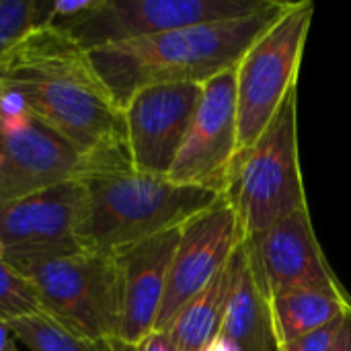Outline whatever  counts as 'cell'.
<instances>
[{
	"label": "cell",
	"instance_id": "cell-1",
	"mask_svg": "<svg viewBox=\"0 0 351 351\" xmlns=\"http://www.w3.org/2000/svg\"><path fill=\"white\" fill-rule=\"evenodd\" d=\"M0 88L19 93L37 119L97 158L105 173L134 169L121 107L90 53L62 27L23 35L0 58Z\"/></svg>",
	"mask_w": 351,
	"mask_h": 351
},
{
	"label": "cell",
	"instance_id": "cell-2",
	"mask_svg": "<svg viewBox=\"0 0 351 351\" xmlns=\"http://www.w3.org/2000/svg\"><path fill=\"white\" fill-rule=\"evenodd\" d=\"M288 2L274 0L243 19L199 23L150 37L90 49V60L121 107L154 84H206L234 70L245 51L276 23Z\"/></svg>",
	"mask_w": 351,
	"mask_h": 351
},
{
	"label": "cell",
	"instance_id": "cell-3",
	"mask_svg": "<svg viewBox=\"0 0 351 351\" xmlns=\"http://www.w3.org/2000/svg\"><path fill=\"white\" fill-rule=\"evenodd\" d=\"M86 202L78 245L86 251L117 253L167 230L181 228L220 195L177 185L169 177L134 169L97 173L84 181Z\"/></svg>",
	"mask_w": 351,
	"mask_h": 351
},
{
	"label": "cell",
	"instance_id": "cell-4",
	"mask_svg": "<svg viewBox=\"0 0 351 351\" xmlns=\"http://www.w3.org/2000/svg\"><path fill=\"white\" fill-rule=\"evenodd\" d=\"M222 197L245 239L308 208L298 148V93L292 90L261 138L239 152Z\"/></svg>",
	"mask_w": 351,
	"mask_h": 351
},
{
	"label": "cell",
	"instance_id": "cell-5",
	"mask_svg": "<svg viewBox=\"0 0 351 351\" xmlns=\"http://www.w3.org/2000/svg\"><path fill=\"white\" fill-rule=\"evenodd\" d=\"M6 263L33 284L43 313L58 323L93 341L119 339L121 278L115 253L80 249Z\"/></svg>",
	"mask_w": 351,
	"mask_h": 351
},
{
	"label": "cell",
	"instance_id": "cell-6",
	"mask_svg": "<svg viewBox=\"0 0 351 351\" xmlns=\"http://www.w3.org/2000/svg\"><path fill=\"white\" fill-rule=\"evenodd\" d=\"M313 16V2H288L237 64L239 152L249 150L261 138L288 95L296 90Z\"/></svg>",
	"mask_w": 351,
	"mask_h": 351
},
{
	"label": "cell",
	"instance_id": "cell-7",
	"mask_svg": "<svg viewBox=\"0 0 351 351\" xmlns=\"http://www.w3.org/2000/svg\"><path fill=\"white\" fill-rule=\"evenodd\" d=\"M274 0H95L62 27L86 51L199 23L251 16Z\"/></svg>",
	"mask_w": 351,
	"mask_h": 351
},
{
	"label": "cell",
	"instance_id": "cell-8",
	"mask_svg": "<svg viewBox=\"0 0 351 351\" xmlns=\"http://www.w3.org/2000/svg\"><path fill=\"white\" fill-rule=\"evenodd\" d=\"M0 130L4 140L0 204L105 173L97 158L82 152L35 115L0 123Z\"/></svg>",
	"mask_w": 351,
	"mask_h": 351
},
{
	"label": "cell",
	"instance_id": "cell-9",
	"mask_svg": "<svg viewBox=\"0 0 351 351\" xmlns=\"http://www.w3.org/2000/svg\"><path fill=\"white\" fill-rule=\"evenodd\" d=\"M237 156V74L228 70L204 84L199 105L169 179L177 185L199 187L222 195Z\"/></svg>",
	"mask_w": 351,
	"mask_h": 351
},
{
	"label": "cell",
	"instance_id": "cell-10",
	"mask_svg": "<svg viewBox=\"0 0 351 351\" xmlns=\"http://www.w3.org/2000/svg\"><path fill=\"white\" fill-rule=\"evenodd\" d=\"M243 243L239 216L222 195L181 226L156 331H165L183 306L214 282Z\"/></svg>",
	"mask_w": 351,
	"mask_h": 351
},
{
	"label": "cell",
	"instance_id": "cell-11",
	"mask_svg": "<svg viewBox=\"0 0 351 351\" xmlns=\"http://www.w3.org/2000/svg\"><path fill=\"white\" fill-rule=\"evenodd\" d=\"M245 251L269 298L298 290L346 292L321 249L308 208L290 214L259 234L247 237Z\"/></svg>",
	"mask_w": 351,
	"mask_h": 351
},
{
	"label": "cell",
	"instance_id": "cell-12",
	"mask_svg": "<svg viewBox=\"0 0 351 351\" xmlns=\"http://www.w3.org/2000/svg\"><path fill=\"white\" fill-rule=\"evenodd\" d=\"M204 84H154L123 107L128 152L134 171L169 177L199 105Z\"/></svg>",
	"mask_w": 351,
	"mask_h": 351
},
{
	"label": "cell",
	"instance_id": "cell-13",
	"mask_svg": "<svg viewBox=\"0 0 351 351\" xmlns=\"http://www.w3.org/2000/svg\"><path fill=\"white\" fill-rule=\"evenodd\" d=\"M84 202V183L68 181L0 204V257L10 261L80 251Z\"/></svg>",
	"mask_w": 351,
	"mask_h": 351
},
{
	"label": "cell",
	"instance_id": "cell-14",
	"mask_svg": "<svg viewBox=\"0 0 351 351\" xmlns=\"http://www.w3.org/2000/svg\"><path fill=\"white\" fill-rule=\"evenodd\" d=\"M179 234L181 228L167 230L115 253L121 278L119 341L136 348L156 329Z\"/></svg>",
	"mask_w": 351,
	"mask_h": 351
},
{
	"label": "cell",
	"instance_id": "cell-15",
	"mask_svg": "<svg viewBox=\"0 0 351 351\" xmlns=\"http://www.w3.org/2000/svg\"><path fill=\"white\" fill-rule=\"evenodd\" d=\"M245 257V243L237 249L232 259L214 278V282L204 288L165 329L179 351H204L210 341L220 333L230 294L237 286Z\"/></svg>",
	"mask_w": 351,
	"mask_h": 351
},
{
	"label": "cell",
	"instance_id": "cell-16",
	"mask_svg": "<svg viewBox=\"0 0 351 351\" xmlns=\"http://www.w3.org/2000/svg\"><path fill=\"white\" fill-rule=\"evenodd\" d=\"M220 335L230 339L241 351H278L269 296L261 288L247 251L237 286L230 294Z\"/></svg>",
	"mask_w": 351,
	"mask_h": 351
},
{
	"label": "cell",
	"instance_id": "cell-17",
	"mask_svg": "<svg viewBox=\"0 0 351 351\" xmlns=\"http://www.w3.org/2000/svg\"><path fill=\"white\" fill-rule=\"evenodd\" d=\"M274 331L278 346H288L304 335H311L351 311L348 292H323V290H298L269 298Z\"/></svg>",
	"mask_w": 351,
	"mask_h": 351
},
{
	"label": "cell",
	"instance_id": "cell-18",
	"mask_svg": "<svg viewBox=\"0 0 351 351\" xmlns=\"http://www.w3.org/2000/svg\"><path fill=\"white\" fill-rule=\"evenodd\" d=\"M16 341L29 351H113V341H93L64 327L47 313L8 323Z\"/></svg>",
	"mask_w": 351,
	"mask_h": 351
},
{
	"label": "cell",
	"instance_id": "cell-19",
	"mask_svg": "<svg viewBox=\"0 0 351 351\" xmlns=\"http://www.w3.org/2000/svg\"><path fill=\"white\" fill-rule=\"evenodd\" d=\"M51 0H0V58L31 29L49 21Z\"/></svg>",
	"mask_w": 351,
	"mask_h": 351
},
{
	"label": "cell",
	"instance_id": "cell-20",
	"mask_svg": "<svg viewBox=\"0 0 351 351\" xmlns=\"http://www.w3.org/2000/svg\"><path fill=\"white\" fill-rule=\"evenodd\" d=\"M39 313L43 306L33 284L0 257V321L8 325Z\"/></svg>",
	"mask_w": 351,
	"mask_h": 351
},
{
	"label": "cell",
	"instance_id": "cell-21",
	"mask_svg": "<svg viewBox=\"0 0 351 351\" xmlns=\"http://www.w3.org/2000/svg\"><path fill=\"white\" fill-rule=\"evenodd\" d=\"M343 317L337 319V321H333L331 325H327V327L311 333V335H304L302 339H296V341H292L288 346H282L278 351H331L333 350L335 339H337V335H339V331H341Z\"/></svg>",
	"mask_w": 351,
	"mask_h": 351
},
{
	"label": "cell",
	"instance_id": "cell-22",
	"mask_svg": "<svg viewBox=\"0 0 351 351\" xmlns=\"http://www.w3.org/2000/svg\"><path fill=\"white\" fill-rule=\"evenodd\" d=\"M136 351H179L175 346V341L171 339V335L167 331H152L150 335H146L138 346Z\"/></svg>",
	"mask_w": 351,
	"mask_h": 351
},
{
	"label": "cell",
	"instance_id": "cell-23",
	"mask_svg": "<svg viewBox=\"0 0 351 351\" xmlns=\"http://www.w3.org/2000/svg\"><path fill=\"white\" fill-rule=\"evenodd\" d=\"M331 351H351V311H348V315L343 317L341 331H339Z\"/></svg>",
	"mask_w": 351,
	"mask_h": 351
},
{
	"label": "cell",
	"instance_id": "cell-24",
	"mask_svg": "<svg viewBox=\"0 0 351 351\" xmlns=\"http://www.w3.org/2000/svg\"><path fill=\"white\" fill-rule=\"evenodd\" d=\"M0 351H19L16 350V339L6 323L0 321Z\"/></svg>",
	"mask_w": 351,
	"mask_h": 351
},
{
	"label": "cell",
	"instance_id": "cell-25",
	"mask_svg": "<svg viewBox=\"0 0 351 351\" xmlns=\"http://www.w3.org/2000/svg\"><path fill=\"white\" fill-rule=\"evenodd\" d=\"M204 351H241V350H239L230 339H226L224 335H220V333H218V335L210 341V346H208Z\"/></svg>",
	"mask_w": 351,
	"mask_h": 351
},
{
	"label": "cell",
	"instance_id": "cell-26",
	"mask_svg": "<svg viewBox=\"0 0 351 351\" xmlns=\"http://www.w3.org/2000/svg\"><path fill=\"white\" fill-rule=\"evenodd\" d=\"M113 351H136V348L134 346H128V343H123L119 339H115L113 341Z\"/></svg>",
	"mask_w": 351,
	"mask_h": 351
},
{
	"label": "cell",
	"instance_id": "cell-27",
	"mask_svg": "<svg viewBox=\"0 0 351 351\" xmlns=\"http://www.w3.org/2000/svg\"><path fill=\"white\" fill-rule=\"evenodd\" d=\"M2 152H4V140H2V130H0V165H2Z\"/></svg>",
	"mask_w": 351,
	"mask_h": 351
}]
</instances>
